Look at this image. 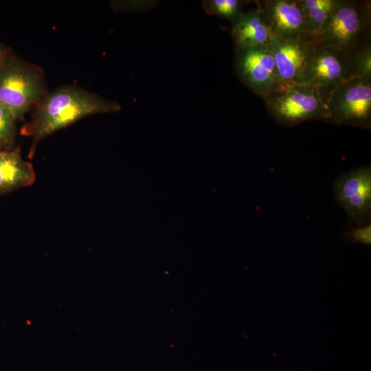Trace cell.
I'll return each instance as SVG.
<instances>
[{
  "label": "cell",
  "instance_id": "cell-1",
  "mask_svg": "<svg viewBox=\"0 0 371 371\" xmlns=\"http://www.w3.org/2000/svg\"><path fill=\"white\" fill-rule=\"evenodd\" d=\"M120 105L74 85L61 86L47 93L36 105L23 135L32 137L29 156L32 157L37 144L55 131L89 115L113 113Z\"/></svg>",
  "mask_w": 371,
  "mask_h": 371
},
{
  "label": "cell",
  "instance_id": "cell-2",
  "mask_svg": "<svg viewBox=\"0 0 371 371\" xmlns=\"http://www.w3.org/2000/svg\"><path fill=\"white\" fill-rule=\"evenodd\" d=\"M47 93L41 68L9 54L0 68V104L15 120L23 121Z\"/></svg>",
  "mask_w": 371,
  "mask_h": 371
},
{
  "label": "cell",
  "instance_id": "cell-3",
  "mask_svg": "<svg viewBox=\"0 0 371 371\" xmlns=\"http://www.w3.org/2000/svg\"><path fill=\"white\" fill-rule=\"evenodd\" d=\"M327 97L308 83L282 84L264 100L280 124L297 125L311 120L325 121Z\"/></svg>",
  "mask_w": 371,
  "mask_h": 371
},
{
  "label": "cell",
  "instance_id": "cell-4",
  "mask_svg": "<svg viewBox=\"0 0 371 371\" xmlns=\"http://www.w3.org/2000/svg\"><path fill=\"white\" fill-rule=\"evenodd\" d=\"M370 3L339 0L316 41L346 53L368 37Z\"/></svg>",
  "mask_w": 371,
  "mask_h": 371
},
{
  "label": "cell",
  "instance_id": "cell-5",
  "mask_svg": "<svg viewBox=\"0 0 371 371\" xmlns=\"http://www.w3.org/2000/svg\"><path fill=\"white\" fill-rule=\"evenodd\" d=\"M325 121L370 129L371 80L350 78L330 92Z\"/></svg>",
  "mask_w": 371,
  "mask_h": 371
},
{
  "label": "cell",
  "instance_id": "cell-6",
  "mask_svg": "<svg viewBox=\"0 0 371 371\" xmlns=\"http://www.w3.org/2000/svg\"><path fill=\"white\" fill-rule=\"evenodd\" d=\"M234 67L240 80L263 100L281 85L268 45L236 50Z\"/></svg>",
  "mask_w": 371,
  "mask_h": 371
},
{
  "label": "cell",
  "instance_id": "cell-7",
  "mask_svg": "<svg viewBox=\"0 0 371 371\" xmlns=\"http://www.w3.org/2000/svg\"><path fill=\"white\" fill-rule=\"evenodd\" d=\"M335 199L355 226L370 223L371 167L364 166L340 175L335 181Z\"/></svg>",
  "mask_w": 371,
  "mask_h": 371
},
{
  "label": "cell",
  "instance_id": "cell-8",
  "mask_svg": "<svg viewBox=\"0 0 371 371\" xmlns=\"http://www.w3.org/2000/svg\"><path fill=\"white\" fill-rule=\"evenodd\" d=\"M306 82L328 97L350 78L347 54L336 47L315 41L305 70Z\"/></svg>",
  "mask_w": 371,
  "mask_h": 371
},
{
  "label": "cell",
  "instance_id": "cell-9",
  "mask_svg": "<svg viewBox=\"0 0 371 371\" xmlns=\"http://www.w3.org/2000/svg\"><path fill=\"white\" fill-rule=\"evenodd\" d=\"M315 41L273 37L268 45L282 84L306 83L305 70Z\"/></svg>",
  "mask_w": 371,
  "mask_h": 371
},
{
  "label": "cell",
  "instance_id": "cell-10",
  "mask_svg": "<svg viewBox=\"0 0 371 371\" xmlns=\"http://www.w3.org/2000/svg\"><path fill=\"white\" fill-rule=\"evenodd\" d=\"M258 3L273 37L282 39L308 38L301 0H267Z\"/></svg>",
  "mask_w": 371,
  "mask_h": 371
},
{
  "label": "cell",
  "instance_id": "cell-11",
  "mask_svg": "<svg viewBox=\"0 0 371 371\" xmlns=\"http://www.w3.org/2000/svg\"><path fill=\"white\" fill-rule=\"evenodd\" d=\"M258 7L242 12L232 23V36L235 49L267 45L273 36L263 10Z\"/></svg>",
  "mask_w": 371,
  "mask_h": 371
},
{
  "label": "cell",
  "instance_id": "cell-12",
  "mask_svg": "<svg viewBox=\"0 0 371 371\" xmlns=\"http://www.w3.org/2000/svg\"><path fill=\"white\" fill-rule=\"evenodd\" d=\"M36 173L21 157L19 148L0 150V195L31 186Z\"/></svg>",
  "mask_w": 371,
  "mask_h": 371
},
{
  "label": "cell",
  "instance_id": "cell-13",
  "mask_svg": "<svg viewBox=\"0 0 371 371\" xmlns=\"http://www.w3.org/2000/svg\"><path fill=\"white\" fill-rule=\"evenodd\" d=\"M339 0H301L306 36L316 41Z\"/></svg>",
  "mask_w": 371,
  "mask_h": 371
},
{
  "label": "cell",
  "instance_id": "cell-14",
  "mask_svg": "<svg viewBox=\"0 0 371 371\" xmlns=\"http://www.w3.org/2000/svg\"><path fill=\"white\" fill-rule=\"evenodd\" d=\"M350 78L371 80V44L370 36L346 53Z\"/></svg>",
  "mask_w": 371,
  "mask_h": 371
},
{
  "label": "cell",
  "instance_id": "cell-15",
  "mask_svg": "<svg viewBox=\"0 0 371 371\" xmlns=\"http://www.w3.org/2000/svg\"><path fill=\"white\" fill-rule=\"evenodd\" d=\"M244 2L240 0H208L203 1V6L208 14L224 18L232 23L243 12Z\"/></svg>",
  "mask_w": 371,
  "mask_h": 371
},
{
  "label": "cell",
  "instance_id": "cell-16",
  "mask_svg": "<svg viewBox=\"0 0 371 371\" xmlns=\"http://www.w3.org/2000/svg\"><path fill=\"white\" fill-rule=\"evenodd\" d=\"M16 121L10 111L0 104V150L13 148L16 138Z\"/></svg>",
  "mask_w": 371,
  "mask_h": 371
},
{
  "label": "cell",
  "instance_id": "cell-17",
  "mask_svg": "<svg viewBox=\"0 0 371 371\" xmlns=\"http://www.w3.org/2000/svg\"><path fill=\"white\" fill-rule=\"evenodd\" d=\"M346 235L352 242L365 245H371V223L355 226Z\"/></svg>",
  "mask_w": 371,
  "mask_h": 371
},
{
  "label": "cell",
  "instance_id": "cell-18",
  "mask_svg": "<svg viewBox=\"0 0 371 371\" xmlns=\"http://www.w3.org/2000/svg\"><path fill=\"white\" fill-rule=\"evenodd\" d=\"M9 54L8 51L0 45V68Z\"/></svg>",
  "mask_w": 371,
  "mask_h": 371
}]
</instances>
